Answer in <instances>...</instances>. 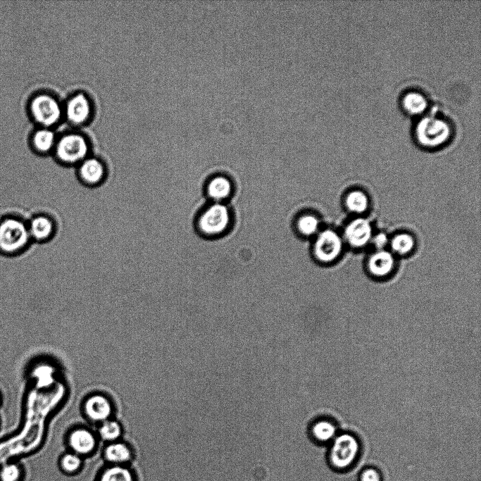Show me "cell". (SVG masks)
I'll return each mask as SVG.
<instances>
[{
    "mask_svg": "<svg viewBox=\"0 0 481 481\" xmlns=\"http://www.w3.org/2000/svg\"><path fill=\"white\" fill-rule=\"evenodd\" d=\"M453 134L451 121L440 113L430 111L418 118L413 133L417 142L427 148H435L444 144Z\"/></svg>",
    "mask_w": 481,
    "mask_h": 481,
    "instance_id": "obj_1",
    "label": "cell"
},
{
    "mask_svg": "<svg viewBox=\"0 0 481 481\" xmlns=\"http://www.w3.org/2000/svg\"><path fill=\"white\" fill-rule=\"evenodd\" d=\"M232 184L226 177L218 175L210 180L206 186L208 196L215 201L220 202L227 199L232 193Z\"/></svg>",
    "mask_w": 481,
    "mask_h": 481,
    "instance_id": "obj_20",
    "label": "cell"
},
{
    "mask_svg": "<svg viewBox=\"0 0 481 481\" xmlns=\"http://www.w3.org/2000/svg\"><path fill=\"white\" fill-rule=\"evenodd\" d=\"M346 205L352 212L361 213L366 211L368 206V199L361 191H353L346 198Z\"/></svg>",
    "mask_w": 481,
    "mask_h": 481,
    "instance_id": "obj_24",
    "label": "cell"
},
{
    "mask_svg": "<svg viewBox=\"0 0 481 481\" xmlns=\"http://www.w3.org/2000/svg\"><path fill=\"white\" fill-rule=\"evenodd\" d=\"M66 443L68 451L84 458L92 456L98 446L96 435L83 427L72 430L67 436Z\"/></svg>",
    "mask_w": 481,
    "mask_h": 481,
    "instance_id": "obj_8",
    "label": "cell"
},
{
    "mask_svg": "<svg viewBox=\"0 0 481 481\" xmlns=\"http://www.w3.org/2000/svg\"><path fill=\"white\" fill-rule=\"evenodd\" d=\"M22 477V468L16 463H6L0 469V481H20Z\"/></svg>",
    "mask_w": 481,
    "mask_h": 481,
    "instance_id": "obj_26",
    "label": "cell"
},
{
    "mask_svg": "<svg viewBox=\"0 0 481 481\" xmlns=\"http://www.w3.org/2000/svg\"><path fill=\"white\" fill-rule=\"evenodd\" d=\"M84 411L91 421L101 423L110 419L113 413V405L106 396L95 394L86 399Z\"/></svg>",
    "mask_w": 481,
    "mask_h": 481,
    "instance_id": "obj_12",
    "label": "cell"
},
{
    "mask_svg": "<svg viewBox=\"0 0 481 481\" xmlns=\"http://www.w3.org/2000/svg\"><path fill=\"white\" fill-rule=\"evenodd\" d=\"M401 107L404 112L420 117L429 111L430 102L427 96L418 89H408L403 93L400 99Z\"/></svg>",
    "mask_w": 481,
    "mask_h": 481,
    "instance_id": "obj_13",
    "label": "cell"
},
{
    "mask_svg": "<svg viewBox=\"0 0 481 481\" xmlns=\"http://www.w3.org/2000/svg\"><path fill=\"white\" fill-rule=\"evenodd\" d=\"M102 458L108 465L130 466L135 455L132 446L120 439L106 444Z\"/></svg>",
    "mask_w": 481,
    "mask_h": 481,
    "instance_id": "obj_11",
    "label": "cell"
},
{
    "mask_svg": "<svg viewBox=\"0 0 481 481\" xmlns=\"http://www.w3.org/2000/svg\"><path fill=\"white\" fill-rule=\"evenodd\" d=\"M77 173L85 186L96 187L105 180L106 168L101 159L89 156L77 165Z\"/></svg>",
    "mask_w": 481,
    "mask_h": 481,
    "instance_id": "obj_10",
    "label": "cell"
},
{
    "mask_svg": "<svg viewBox=\"0 0 481 481\" xmlns=\"http://www.w3.org/2000/svg\"><path fill=\"white\" fill-rule=\"evenodd\" d=\"M358 481H383V476L377 468L366 466L361 470Z\"/></svg>",
    "mask_w": 481,
    "mask_h": 481,
    "instance_id": "obj_27",
    "label": "cell"
},
{
    "mask_svg": "<svg viewBox=\"0 0 481 481\" xmlns=\"http://www.w3.org/2000/svg\"><path fill=\"white\" fill-rule=\"evenodd\" d=\"M230 218L227 207L220 202H215L201 213L197 220V227L199 232L206 236H218L228 228Z\"/></svg>",
    "mask_w": 481,
    "mask_h": 481,
    "instance_id": "obj_6",
    "label": "cell"
},
{
    "mask_svg": "<svg viewBox=\"0 0 481 481\" xmlns=\"http://www.w3.org/2000/svg\"><path fill=\"white\" fill-rule=\"evenodd\" d=\"M363 452L359 438L350 432L338 433L327 447V461L335 470L344 472L354 468Z\"/></svg>",
    "mask_w": 481,
    "mask_h": 481,
    "instance_id": "obj_2",
    "label": "cell"
},
{
    "mask_svg": "<svg viewBox=\"0 0 481 481\" xmlns=\"http://www.w3.org/2000/svg\"><path fill=\"white\" fill-rule=\"evenodd\" d=\"M373 242L374 245L381 250L387 244L388 239L386 235L380 233L375 237Z\"/></svg>",
    "mask_w": 481,
    "mask_h": 481,
    "instance_id": "obj_28",
    "label": "cell"
},
{
    "mask_svg": "<svg viewBox=\"0 0 481 481\" xmlns=\"http://www.w3.org/2000/svg\"><path fill=\"white\" fill-rule=\"evenodd\" d=\"M391 246L395 252L399 254H406L413 249L414 240L411 235L406 233H401L393 237Z\"/></svg>",
    "mask_w": 481,
    "mask_h": 481,
    "instance_id": "obj_25",
    "label": "cell"
},
{
    "mask_svg": "<svg viewBox=\"0 0 481 481\" xmlns=\"http://www.w3.org/2000/svg\"><path fill=\"white\" fill-rule=\"evenodd\" d=\"M28 112L40 127L51 128L60 121L63 108L54 96L46 92H39L30 98Z\"/></svg>",
    "mask_w": 481,
    "mask_h": 481,
    "instance_id": "obj_3",
    "label": "cell"
},
{
    "mask_svg": "<svg viewBox=\"0 0 481 481\" xmlns=\"http://www.w3.org/2000/svg\"><path fill=\"white\" fill-rule=\"evenodd\" d=\"M122 434V426L115 420L108 419L101 423L98 428L99 437L106 444L120 440Z\"/></svg>",
    "mask_w": 481,
    "mask_h": 481,
    "instance_id": "obj_22",
    "label": "cell"
},
{
    "mask_svg": "<svg viewBox=\"0 0 481 481\" xmlns=\"http://www.w3.org/2000/svg\"><path fill=\"white\" fill-rule=\"evenodd\" d=\"M84 459L82 456L68 451L59 457L58 467L65 475H75L83 468Z\"/></svg>",
    "mask_w": 481,
    "mask_h": 481,
    "instance_id": "obj_21",
    "label": "cell"
},
{
    "mask_svg": "<svg viewBox=\"0 0 481 481\" xmlns=\"http://www.w3.org/2000/svg\"><path fill=\"white\" fill-rule=\"evenodd\" d=\"M63 113L71 124L75 125H83L91 118L92 113V102L85 94L77 93L67 101L63 108Z\"/></svg>",
    "mask_w": 481,
    "mask_h": 481,
    "instance_id": "obj_9",
    "label": "cell"
},
{
    "mask_svg": "<svg viewBox=\"0 0 481 481\" xmlns=\"http://www.w3.org/2000/svg\"><path fill=\"white\" fill-rule=\"evenodd\" d=\"M96 481H138L130 466L106 464L96 475Z\"/></svg>",
    "mask_w": 481,
    "mask_h": 481,
    "instance_id": "obj_16",
    "label": "cell"
},
{
    "mask_svg": "<svg viewBox=\"0 0 481 481\" xmlns=\"http://www.w3.org/2000/svg\"><path fill=\"white\" fill-rule=\"evenodd\" d=\"M28 230L30 237L38 242H44L54 234L55 224L49 216L41 214L30 220Z\"/></svg>",
    "mask_w": 481,
    "mask_h": 481,
    "instance_id": "obj_17",
    "label": "cell"
},
{
    "mask_svg": "<svg viewBox=\"0 0 481 481\" xmlns=\"http://www.w3.org/2000/svg\"><path fill=\"white\" fill-rule=\"evenodd\" d=\"M394 266L393 254L385 250H380L373 254L368 261L370 272L376 276L382 277L389 274Z\"/></svg>",
    "mask_w": 481,
    "mask_h": 481,
    "instance_id": "obj_19",
    "label": "cell"
},
{
    "mask_svg": "<svg viewBox=\"0 0 481 481\" xmlns=\"http://www.w3.org/2000/svg\"><path fill=\"white\" fill-rule=\"evenodd\" d=\"M297 231L304 237H310L315 235L319 228V220L311 213H305L300 215L296 222Z\"/></svg>",
    "mask_w": 481,
    "mask_h": 481,
    "instance_id": "obj_23",
    "label": "cell"
},
{
    "mask_svg": "<svg viewBox=\"0 0 481 481\" xmlns=\"http://www.w3.org/2000/svg\"><path fill=\"white\" fill-rule=\"evenodd\" d=\"M30 239L28 226L20 219L7 218L0 223V250L15 254L25 248Z\"/></svg>",
    "mask_w": 481,
    "mask_h": 481,
    "instance_id": "obj_5",
    "label": "cell"
},
{
    "mask_svg": "<svg viewBox=\"0 0 481 481\" xmlns=\"http://www.w3.org/2000/svg\"><path fill=\"white\" fill-rule=\"evenodd\" d=\"M338 433L336 424L327 418L317 420L310 429L312 440L320 446H328Z\"/></svg>",
    "mask_w": 481,
    "mask_h": 481,
    "instance_id": "obj_15",
    "label": "cell"
},
{
    "mask_svg": "<svg viewBox=\"0 0 481 481\" xmlns=\"http://www.w3.org/2000/svg\"><path fill=\"white\" fill-rule=\"evenodd\" d=\"M342 242L339 235L332 230L320 232L313 244V254L322 263L335 261L340 254Z\"/></svg>",
    "mask_w": 481,
    "mask_h": 481,
    "instance_id": "obj_7",
    "label": "cell"
},
{
    "mask_svg": "<svg viewBox=\"0 0 481 481\" xmlns=\"http://www.w3.org/2000/svg\"><path fill=\"white\" fill-rule=\"evenodd\" d=\"M90 147L87 138L80 133L63 135L56 140L54 149L56 159L64 165H78L89 156Z\"/></svg>",
    "mask_w": 481,
    "mask_h": 481,
    "instance_id": "obj_4",
    "label": "cell"
},
{
    "mask_svg": "<svg viewBox=\"0 0 481 481\" xmlns=\"http://www.w3.org/2000/svg\"><path fill=\"white\" fill-rule=\"evenodd\" d=\"M344 235L351 246L361 247L370 239L372 227L368 220L363 218H358L346 226Z\"/></svg>",
    "mask_w": 481,
    "mask_h": 481,
    "instance_id": "obj_14",
    "label": "cell"
},
{
    "mask_svg": "<svg viewBox=\"0 0 481 481\" xmlns=\"http://www.w3.org/2000/svg\"><path fill=\"white\" fill-rule=\"evenodd\" d=\"M56 140L54 131L46 127H39L30 137V144L35 151L42 154L54 151Z\"/></svg>",
    "mask_w": 481,
    "mask_h": 481,
    "instance_id": "obj_18",
    "label": "cell"
}]
</instances>
